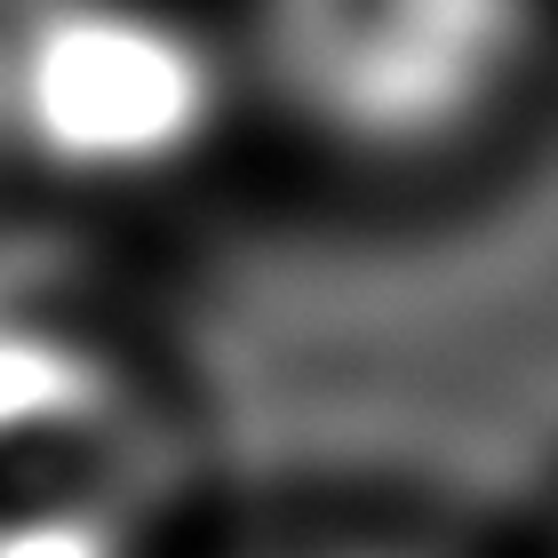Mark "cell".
I'll use <instances>...</instances> for the list:
<instances>
[{
    "label": "cell",
    "mask_w": 558,
    "mask_h": 558,
    "mask_svg": "<svg viewBox=\"0 0 558 558\" xmlns=\"http://www.w3.org/2000/svg\"><path fill=\"white\" fill-rule=\"evenodd\" d=\"M240 120L360 208H439L558 105V0H223Z\"/></svg>",
    "instance_id": "cell-1"
},
{
    "label": "cell",
    "mask_w": 558,
    "mask_h": 558,
    "mask_svg": "<svg viewBox=\"0 0 558 558\" xmlns=\"http://www.w3.org/2000/svg\"><path fill=\"white\" fill-rule=\"evenodd\" d=\"M232 558H511V550L478 543L454 519L415 511V502H327L312 519H288L271 535L240 543Z\"/></svg>",
    "instance_id": "cell-2"
},
{
    "label": "cell",
    "mask_w": 558,
    "mask_h": 558,
    "mask_svg": "<svg viewBox=\"0 0 558 558\" xmlns=\"http://www.w3.org/2000/svg\"><path fill=\"white\" fill-rule=\"evenodd\" d=\"M511 558H558V502H550V511L535 519V535H526V543H519Z\"/></svg>",
    "instance_id": "cell-3"
}]
</instances>
